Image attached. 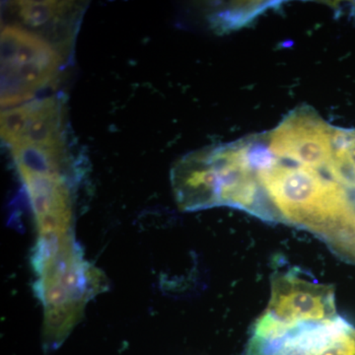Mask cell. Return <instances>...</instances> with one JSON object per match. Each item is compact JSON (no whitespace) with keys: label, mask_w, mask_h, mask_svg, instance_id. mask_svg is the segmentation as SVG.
I'll return each mask as SVG.
<instances>
[{"label":"cell","mask_w":355,"mask_h":355,"mask_svg":"<svg viewBox=\"0 0 355 355\" xmlns=\"http://www.w3.org/2000/svg\"><path fill=\"white\" fill-rule=\"evenodd\" d=\"M36 218L38 239L73 236L71 189L64 172L18 169Z\"/></svg>","instance_id":"obj_7"},{"label":"cell","mask_w":355,"mask_h":355,"mask_svg":"<svg viewBox=\"0 0 355 355\" xmlns=\"http://www.w3.org/2000/svg\"><path fill=\"white\" fill-rule=\"evenodd\" d=\"M335 128L314 109L303 106L287 114L263 139L272 155L326 172L333 153Z\"/></svg>","instance_id":"obj_4"},{"label":"cell","mask_w":355,"mask_h":355,"mask_svg":"<svg viewBox=\"0 0 355 355\" xmlns=\"http://www.w3.org/2000/svg\"><path fill=\"white\" fill-rule=\"evenodd\" d=\"M33 266L44 306V347L55 349L78 323L89 301L106 289L107 279L84 259L76 239L36 246Z\"/></svg>","instance_id":"obj_2"},{"label":"cell","mask_w":355,"mask_h":355,"mask_svg":"<svg viewBox=\"0 0 355 355\" xmlns=\"http://www.w3.org/2000/svg\"><path fill=\"white\" fill-rule=\"evenodd\" d=\"M14 12L27 27L39 29L55 24L71 11L73 2L69 1H14Z\"/></svg>","instance_id":"obj_10"},{"label":"cell","mask_w":355,"mask_h":355,"mask_svg":"<svg viewBox=\"0 0 355 355\" xmlns=\"http://www.w3.org/2000/svg\"><path fill=\"white\" fill-rule=\"evenodd\" d=\"M171 180L180 209L198 210L218 207V177L209 148L182 158L173 167Z\"/></svg>","instance_id":"obj_8"},{"label":"cell","mask_w":355,"mask_h":355,"mask_svg":"<svg viewBox=\"0 0 355 355\" xmlns=\"http://www.w3.org/2000/svg\"><path fill=\"white\" fill-rule=\"evenodd\" d=\"M60 51L44 37L22 26L1 31V107L14 108L31 102L58 76Z\"/></svg>","instance_id":"obj_3"},{"label":"cell","mask_w":355,"mask_h":355,"mask_svg":"<svg viewBox=\"0 0 355 355\" xmlns=\"http://www.w3.org/2000/svg\"><path fill=\"white\" fill-rule=\"evenodd\" d=\"M299 340L296 355H355V328L340 316L311 324Z\"/></svg>","instance_id":"obj_9"},{"label":"cell","mask_w":355,"mask_h":355,"mask_svg":"<svg viewBox=\"0 0 355 355\" xmlns=\"http://www.w3.org/2000/svg\"><path fill=\"white\" fill-rule=\"evenodd\" d=\"M266 313L292 327L328 323L338 317L335 289L301 279L297 273H275Z\"/></svg>","instance_id":"obj_5"},{"label":"cell","mask_w":355,"mask_h":355,"mask_svg":"<svg viewBox=\"0 0 355 355\" xmlns=\"http://www.w3.org/2000/svg\"><path fill=\"white\" fill-rule=\"evenodd\" d=\"M1 139L11 149L31 146L65 150L64 113L60 99L33 100L2 112Z\"/></svg>","instance_id":"obj_6"},{"label":"cell","mask_w":355,"mask_h":355,"mask_svg":"<svg viewBox=\"0 0 355 355\" xmlns=\"http://www.w3.org/2000/svg\"><path fill=\"white\" fill-rule=\"evenodd\" d=\"M252 163L279 219L319 235L355 263V198L349 189L319 170L272 158L258 146Z\"/></svg>","instance_id":"obj_1"}]
</instances>
